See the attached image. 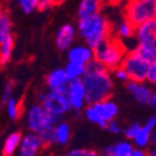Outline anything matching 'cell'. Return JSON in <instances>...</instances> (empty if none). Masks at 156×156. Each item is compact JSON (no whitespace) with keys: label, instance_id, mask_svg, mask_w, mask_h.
Instances as JSON below:
<instances>
[{"label":"cell","instance_id":"10","mask_svg":"<svg viewBox=\"0 0 156 156\" xmlns=\"http://www.w3.org/2000/svg\"><path fill=\"white\" fill-rule=\"evenodd\" d=\"M125 86H126V90L134 97L136 103H139L141 105L150 104L154 95V88L151 84H149L147 82L139 83L135 81H129Z\"/></svg>","mask_w":156,"mask_h":156},{"label":"cell","instance_id":"12","mask_svg":"<svg viewBox=\"0 0 156 156\" xmlns=\"http://www.w3.org/2000/svg\"><path fill=\"white\" fill-rule=\"evenodd\" d=\"M44 147V143L40 135L34 131H29L23 136V141L20 145V156H37L38 151Z\"/></svg>","mask_w":156,"mask_h":156},{"label":"cell","instance_id":"16","mask_svg":"<svg viewBox=\"0 0 156 156\" xmlns=\"http://www.w3.org/2000/svg\"><path fill=\"white\" fill-rule=\"evenodd\" d=\"M105 0H81L77 8V15L80 19L99 14Z\"/></svg>","mask_w":156,"mask_h":156},{"label":"cell","instance_id":"5","mask_svg":"<svg viewBox=\"0 0 156 156\" xmlns=\"http://www.w3.org/2000/svg\"><path fill=\"white\" fill-rule=\"evenodd\" d=\"M61 120V118L52 115L41 103H35L30 105L26 113V125L29 130L37 134L46 129L55 128Z\"/></svg>","mask_w":156,"mask_h":156},{"label":"cell","instance_id":"15","mask_svg":"<svg viewBox=\"0 0 156 156\" xmlns=\"http://www.w3.org/2000/svg\"><path fill=\"white\" fill-rule=\"evenodd\" d=\"M94 107V109L98 112V114L101 115V118L109 123L112 120H114L118 115V105L116 103L110 98V99H107V101H103V102H99V103H95V104H92Z\"/></svg>","mask_w":156,"mask_h":156},{"label":"cell","instance_id":"19","mask_svg":"<svg viewBox=\"0 0 156 156\" xmlns=\"http://www.w3.org/2000/svg\"><path fill=\"white\" fill-rule=\"evenodd\" d=\"M55 134H56V143L60 145H67L71 140V125L66 122H60L55 126Z\"/></svg>","mask_w":156,"mask_h":156},{"label":"cell","instance_id":"42","mask_svg":"<svg viewBox=\"0 0 156 156\" xmlns=\"http://www.w3.org/2000/svg\"><path fill=\"white\" fill-rule=\"evenodd\" d=\"M67 0H53V5H62Z\"/></svg>","mask_w":156,"mask_h":156},{"label":"cell","instance_id":"31","mask_svg":"<svg viewBox=\"0 0 156 156\" xmlns=\"http://www.w3.org/2000/svg\"><path fill=\"white\" fill-rule=\"evenodd\" d=\"M113 77L115 78L116 81H119V82H123V83H128L129 81H130V78H129V74L126 73V71L120 66V67H118L116 69H114L113 71Z\"/></svg>","mask_w":156,"mask_h":156},{"label":"cell","instance_id":"34","mask_svg":"<svg viewBox=\"0 0 156 156\" xmlns=\"http://www.w3.org/2000/svg\"><path fill=\"white\" fill-rule=\"evenodd\" d=\"M107 130L109 131V133H112V134H120L122 131H124L123 129H122V126L116 123V120H112V122H109L108 123V126H107Z\"/></svg>","mask_w":156,"mask_h":156},{"label":"cell","instance_id":"27","mask_svg":"<svg viewBox=\"0 0 156 156\" xmlns=\"http://www.w3.org/2000/svg\"><path fill=\"white\" fill-rule=\"evenodd\" d=\"M40 138L44 143V146H51L53 144H57L56 143V134H55V128H50V129H46L41 133H38Z\"/></svg>","mask_w":156,"mask_h":156},{"label":"cell","instance_id":"1","mask_svg":"<svg viewBox=\"0 0 156 156\" xmlns=\"http://www.w3.org/2000/svg\"><path fill=\"white\" fill-rule=\"evenodd\" d=\"M113 78V72L98 61L94 60L87 66V72L82 82L86 87L88 105L110 99L114 89Z\"/></svg>","mask_w":156,"mask_h":156},{"label":"cell","instance_id":"23","mask_svg":"<svg viewBox=\"0 0 156 156\" xmlns=\"http://www.w3.org/2000/svg\"><path fill=\"white\" fill-rule=\"evenodd\" d=\"M5 110L8 116L11 120H17L21 115V102L17 97H12V98L5 104Z\"/></svg>","mask_w":156,"mask_h":156},{"label":"cell","instance_id":"37","mask_svg":"<svg viewBox=\"0 0 156 156\" xmlns=\"http://www.w3.org/2000/svg\"><path fill=\"white\" fill-rule=\"evenodd\" d=\"M130 156H149V152H146L144 149L135 147V149L133 150V152L130 154Z\"/></svg>","mask_w":156,"mask_h":156},{"label":"cell","instance_id":"40","mask_svg":"<svg viewBox=\"0 0 156 156\" xmlns=\"http://www.w3.org/2000/svg\"><path fill=\"white\" fill-rule=\"evenodd\" d=\"M151 144L154 147H156V130L152 133V140H151Z\"/></svg>","mask_w":156,"mask_h":156},{"label":"cell","instance_id":"44","mask_svg":"<svg viewBox=\"0 0 156 156\" xmlns=\"http://www.w3.org/2000/svg\"><path fill=\"white\" fill-rule=\"evenodd\" d=\"M107 156H115V155H107Z\"/></svg>","mask_w":156,"mask_h":156},{"label":"cell","instance_id":"14","mask_svg":"<svg viewBox=\"0 0 156 156\" xmlns=\"http://www.w3.org/2000/svg\"><path fill=\"white\" fill-rule=\"evenodd\" d=\"M136 45H144L156 40V19L135 29Z\"/></svg>","mask_w":156,"mask_h":156},{"label":"cell","instance_id":"32","mask_svg":"<svg viewBox=\"0 0 156 156\" xmlns=\"http://www.w3.org/2000/svg\"><path fill=\"white\" fill-rule=\"evenodd\" d=\"M147 83L156 87V61L151 63L150 71H149V76H147Z\"/></svg>","mask_w":156,"mask_h":156},{"label":"cell","instance_id":"22","mask_svg":"<svg viewBox=\"0 0 156 156\" xmlns=\"http://www.w3.org/2000/svg\"><path fill=\"white\" fill-rule=\"evenodd\" d=\"M14 51V37L10 36L6 40L0 42V63L2 66H5L11 60Z\"/></svg>","mask_w":156,"mask_h":156},{"label":"cell","instance_id":"39","mask_svg":"<svg viewBox=\"0 0 156 156\" xmlns=\"http://www.w3.org/2000/svg\"><path fill=\"white\" fill-rule=\"evenodd\" d=\"M149 105L152 108H156V87H154V95H152V99H151Z\"/></svg>","mask_w":156,"mask_h":156},{"label":"cell","instance_id":"38","mask_svg":"<svg viewBox=\"0 0 156 156\" xmlns=\"http://www.w3.org/2000/svg\"><path fill=\"white\" fill-rule=\"evenodd\" d=\"M105 2L110 5H122V4H128L130 0H105Z\"/></svg>","mask_w":156,"mask_h":156},{"label":"cell","instance_id":"11","mask_svg":"<svg viewBox=\"0 0 156 156\" xmlns=\"http://www.w3.org/2000/svg\"><path fill=\"white\" fill-rule=\"evenodd\" d=\"M78 35L77 27L72 24H65L60 26L56 31L55 44L60 51H68L76 41V37Z\"/></svg>","mask_w":156,"mask_h":156},{"label":"cell","instance_id":"8","mask_svg":"<svg viewBox=\"0 0 156 156\" xmlns=\"http://www.w3.org/2000/svg\"><path fill=\"white\" fill-rule=\"evenodd\" d=\"M67 95H68V99L71 102L72 109L74 112H82L88 105L87 104L86 87H84L82 81L69 82L68 89H67Z\"/></svg>","mask_w":156,"mask_h":156},{"label":"cell","instance_id":"20","mask_svg":"<svg viewBox=\"0 0 156 156\" xmlns=\"http://www.w3.org/2000/svg\"><path fill=\"white\" fill-rule=\"evenodd\" d=\"M66 73L69 78V82L73 81H82V78L84 77L87 72V66L81 65V63H76V62H67L65 66Z\"/></svg>","mask_w":156,"mask_h":156},{"label":"cell","instance_id":"29","mask_svg":"<svg viewBox=\"0 0 156 156\" xmlns=\"http://www.w3.org/2000/svg\"><path fill=\"white\" fill-rule=\"evenodd\" d=\"M17 3L25 14H32L35 10H37L38 0H17Z\"/></svg>","mask_w":156,"mask_h":156},{"label":"cell","instance_id":"35","mask_svg":"<svg viewBox=\"0 0 156 156\" xmlns=\"http://www.w3.org/2000/svg\"><path fill=\"white\" fill-rule=\"evenodd\" d=\"M65 156H89V150L87 149H73L68 151Z\"/></svg>","mask_w":156,"mask_h":156},{"label":"cell","instance_id":"24","mask_svg":"<svg viewBox=\"0 0 156 156\" xmlns=\"http://www.w3.org/2000/svg\"><path fill=\"white\" fill-rule=\"evenodd\" d=\"M152 133L150 129H147L145 125L140 129L139 134L136 135V138L133 140L134 144L136 145V147H139V149H145L150 144H151V140H152Z\"/></svg>","mask_w":156,"mask_h":156},{"label":"cell","instance_id":"43","mask_svg":"<svg viewBox=\"0 0 156 156\" xmlns=\"http://www.w3.org/2000/svg\"><path fill=\"white\" fill-rule=\"evenodd\" d=\"M149 156H156V147H152L149 151Z\"/></svg>","mask_w":156,"mask_h":156},{"label":"cell","instance_id":"13","mask_svg":"<svg viewBox=\"0 0 156 156\" xmlns=\"http://www.w3.org/2000/svg\"><path fill=\"white\" fill-rule=\"evenodd\" d=\"M69 84V78L65 68H56L51 71L46 77V86L48 90L67 89Z\"/></svg>","mask_w":156,"mask_h":156},{"label":"cell","instance_id":"25","mask_svg":"<svg viewBox=\"0 0 156 156\" xmlns=\"http://www.w3.org/2000/svg\"><path fill=\"white\" fill-rule=\"evenodd\" d=\"M83 115H84V118H86L87 120H89L90 123L97 124L98 126H101L102 129H107L108 123L104 122V120L101 118V115L98 114V112L94 109V107H93L92 104H89V105H87V107L84 108V110H83Z\"/></svg>","mask_w":156,"mask_h":156},{"label":"cell","instance_id":"36","mask_svg":"<svg viewBox=\"0 0 156 156\" xmlns=\"http://www.w3.org/2000/svg\"><path fill=\"white\" fill-rule=\"evenodd\" d=\"M145 126L147 129H150L151 131H155L156 130V115L150 116V118L146 120V123H145Z\"/></svg>","mask_w":156,"mask_h":156},{"label":"cell","instance_id":"2","mask_svg":"<svg viewBox=\"0 0 156 156\" xmlns=\"http://www.w3.org/2000/svg\"><path fill=\"white\" fill-rule=\"evenodd\" d=\"M77 31L84 44L92 48H97L112 37L113 26L104 14L99 12L88 17L80 19L77 23Z\"/></svg>","mask_w":156,"mask_h":156},{"label":"cell","instance_id":"45","mask_svg":"<svg viewBox=\"0 0 156 156\" xmlns=\"http://www.w3.org/2000/svg\"><path fill=\"white\" fill-rule=\"evenodd\" d=\"M3 156H4V155H3Z\"/></svg>","mask_w":156,"mask_h":156},{"label":"cell","instance_id":"41","mask_svg":"<svg viewBox=\"0 0 156 156\" xmlns=\"http://www.w3.org/2000/svg\"><path fill=\"white\" fill-rule=\"evenodd\" d=\"M89 156H102V152H97L94 150H89Z\"/></svg>","mask_w":156,"mask_h":156},{"label":"cell","instance_id":"7","mask_svg":"<svg viewBox=\"0 0 156 156\" xmlns=\"http://www.w3.org/2000/svg\"><path fill=\"white\" fill-rule=\"evenodd\" d=\"M68 89V88H67ZM67 89H60V90H48L46 99L42 103L45 108L55 116L62 119L67 113L72 110L71 102L67 95Z\"/></svg>","mask_w":156,"mask_h":156},{"label":"cell","instance_id":"21","mask_svg":"<svg viewBox=\"0 0 156 156\" xmlns=\"http://www.w3.org/2000/svg\"><path fill=\"white\" fill-rule=\"evenodd\" d=\"M11 30H12L11 16L9 11L2 10V12H0V42L6 40L8 37L12 36Z\"/></svg>","mask_w":156,"mask_h":156},{"label":"cell","instance_id":"30","mask_svg":"<svg viewBox=\"0 0 156 156\" xmlns=\"http://www.w3.org/2000/svg\"><path fill=\"white\" fill-rule=\"evenodd\" d=\"M143 126L140 125V124H138V123H133V124H130L129 126H126L125 129H124V135H125V138L126 139H129V140H134L135 138H136V135L139 134V131H140V129H141Z\"/></svg>","mask_w":156,"mask_h":156},{"label":"cell","instance_id":"33","mask_svg":"<svg viewBox=\"0 0 156 156\" xmlns=\"http://www.w3.org/2000/svg\"><path fill=\"white\" fill-rule=\"evenodd\" d=\"M53 5V0H38V5H37V10L38 11H47L50 10Z\"/></svg>","mask_w":156,"mask_h":156},{"label":"cell","instance_id":"17","mask_svg":"<svg viewBox=\"0 0 156 156\" xmlns=\"http://www.w3.org/2000/svg\"><path fill=\"white\" fill-rule=\"evenodd\" d=\"M135 29L136 27L130 21H128L125 17H123L122 20H119L115 24V26L113 27V31L115 37L122 41V40H130V38L135 37Z\"/></svg>","mask_w":156,"mask_h":156},{"label":"cell","instance_id":"4","mask_svg":"<svg viewBox=\"0 0 156 156\" xmlns=\"http://www.w3.org/2000/svg\"><path fill=\"white\" fill-rule=\"evenodd\" d=\"M124 17L138 27L156 19V0H130L124 8Z\"/></svg>","mask_w":156,"mask_h":156},{"label":"cell","instance_id":"3","mask_svg":"<svg viewBox=\"0 0 156 156\" xmlns=\"http://www.w3.org/2000/svg\"><path fill=\"white\" fill-rule=\"evenodd\" d=\"M94 52H95V61L102 63L112 72L122 66L128 53L126 47L115 36L109 37L107 41H104L102 45L97 47Z\"/></svg>","mask_w":156,"mask_h":156},{"label":"cell","instance_id":"26","mask_svg":"<svg viewBox=\"0 0 156 156\" xmlns=\"http://www.w3.org/2000/svg\"><path fill=\"white\" fill-rule=\"evenodd\" d=\"M112 146H113V155H115V156H130V154L135 149L134 145L129 140L116 143Z\"/></svg>","mask_w":156,"mask_h":156},{"label":"cell","instance_id":"6","mask_svg":"<svg viewBox=\"0 0 156 156\" xmlns=\"http://www.w3.org/2000/svg\"><path fill=\"white\" fill-rule=\"evenodd\" d=\"M122 67L129 74L130 81H135L139 83L147 82V76L151 67V62H149L136 51L135 48L128 51Z\"/></svg>","mask_w":156,"mask_h":156},{"label":"cell","instance_id":"18","mask_svg":"<svg viewBox=\"0 0 156 156\" xmlns=\"http://www.w3.org/2000/svg\"><path fill=\"white\" fill-rule=\"evenodd\" d=\"M23 141V136L19 131H14L9 134L3 145V155L4 156H11L15 154L16 150H20V145Z\"/></svg>","mask_w":156,"mask_h":156},{"label":"cell","instance_id":"28","mask_svg":"<svg viewBox=\"0 0 156 156\" xmlns=\"http://www.w3.org/2000/svg\"><path fill=\"white\" fill-rule=\"evenodd\" d=\"M15 81H12V80H10V81H8L6 83H5V86H4V89H3V94H2V103L5 105L12 97H14V90H15Z\"/></svg>","mask_w":156,"mask_h":156},{"label":"cell","instance_id":"9","mask_svg":"<svg viewBox=\"0 0 156 156\" xmlns=\"http://www.w3.org/2000/svg\"><path fill=\"white\" fill-rule=\"evenodd\" d=\"M67 58L68 62H76L88 66L95 60V52L94 48H92L87 44H74L67 51Z\"/></svg>","mask_w":156,"mask_h":156}]
</instances>
